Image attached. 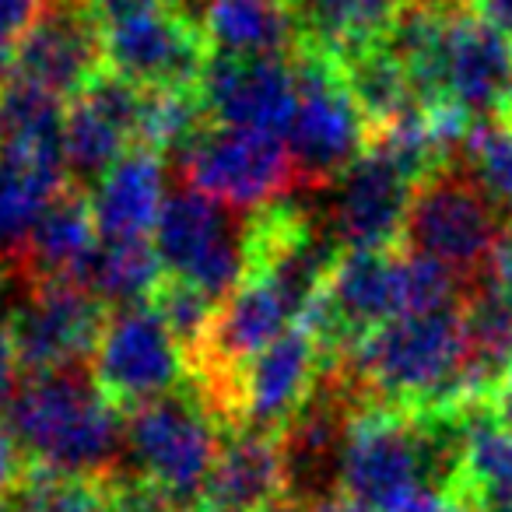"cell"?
Listing matches in <instances>:
<instances>
[{"label": "cell", "mask_w": 512, "mask_h": 512, "mask_svg": "<svg viewBox=\"0 0 512 512\" xmlns=\"http://www.w3.org/2000/svg\"><path fill=\"white\" fill-rule=\"evenodd\" d=\"M463 302L439 313L404 316L369 330L351 351L323 369L337 372L358 407L446 411L463 407Z\"/></svg>", "instance_id": "obj_1"}, {"label": "cell", "mask_w": 512, "mask_h": 512, "mask_svg": "<svg viewBox=\"0 0 512 512\" xmlns=\"http://www.w3.org/2000/svg\"><path fill=\"white\" fill-rule=\"evenodd\" d=\"M8 428L32 467L67 477H116L127 456L120 407L81 365L29 376L8 407Z\"/></svg>", "instance_id": "obj_2"}, {"label": "cell", "mask_w": 512, "mask_h": 512, "mask_svg": "<svg viewBox=\"0 0 512 512\" xmlns=\"http://www.w3.org/2000/svg\"><path fill=\"white\" fill-rule=\"evenodd\" d=\"M505 221L509 218L477 183L470 165L456 158L414 186L400 249H411L442 264L467 295Z\"/></svg>", "instance_id": "obj_3"}, {"label": "cell", "mask_w": 512, "mask_h": 512, "mask_svg": "<svg viewBox=\"0 0 512 512\" xmlns=\"http://www.w3.org/2000/svg\"><path fill=\"white\" fill-rule=\"evenodd\" d=\"M295 113L288 123V155L302 186H330L369 148V127L358 113L341 64L316 46H299L292 57Z\"/></svg>", "instance_id": "obj_4"}, {"label": "cell", "mask_w": 512, "mask_h": 512, "mask_svg": "<svg viewBox=\"0 0 512 512\" xmlns=\"http://www.w3.org/2000/svg\"><path fill=\"white\" fill-rule=\"evenodd\" d=\"M123 442H127V456L141 481L197 509L200 488L207 484V474L218 460L225 432L211 418L204 400L190 386H183L130 411L123 425Z\"/></svg>", "instance_id": "obj_5"}, {"label": "cell", "mask_w": 512, "mask_h": 512, "mask_svg": "<svg viewBox=\"0 0 512 512\" xmlns=\"http://www.w3.org/2000/svg\"><path fill=\"white\" fill-rule=\"evenodd\" d=\"M246 225L249 221H235L218 200L183 186L165 197L151 242L169 278L190 281L193 288L221 302L246 278Z\"/></svg>", "instance_id": "obj_6"}, {"label": "cell", "mask_w": 512, "mask_h": 512, "mask_svg": "<svg viewBox=\"0 0 512 512\" xmlns=\"http://www.w3.org/2000/svg\"><path fill=\"white\" fill-rule=\"evenodd\" d=\"M179 155L186 186L228 211L260 214L299 183L285 137L274 134L207 123Z\"/></svg>", "instance_id": "obj_7"}, {"label": "cell", "mask_w": 512, "mask_h": 512, "mask_svg": "<svg viewBox=\"0 0 512 512\" xmlns=\"http://www.w3.org/2000/svg\"><path fill=\"white\" fill-rule=\"evenodd\" d=\"M0 327L11 334L18 369L29 376L74 369L95 355L106 306L71 278L29 281Z\"/></svg>", "instance_id": "obj_8"}, {"label": "cell", "mask_w": 512, "mask_h": 512, "mask_svg": "<svg viewBox=\"0 0 512 512\" xmlns=\"http://www.w3.org/2000/svg\"><path fill=\"white\" fill-rule=\"evenodd\" d=\"M183 376V348L151 302L113 309L106 316L92 355V379L109 404L120 411H137L165 393H176Z\"/></svg>", "instance_id": "obj_9"}, {"label": "cell", "mask_w": 512, "mask_h": 512, "mask_svg": "<svg viewBox=\"0 0 512 512\" xmlns=\"http://www.w3.org/2000/svg\"><path fill=\"white\" fill-rule=\"evenodd\" d=\"M211 50L186 8L158 11L102 32V64L144 92L197 88Z\"/></svg>", "instance_id": "obj_10"}, {"label": "cell", "mask_w": 512, "mask_h": 512, "mask_svg": "<svg viewBox=\"0 0 512 512\" xmlns=\"http://www.w3.org/2000/svg\"><path fill=\"white\" fill-rule=\"evenodd\" d=\"M334 186V211L327 225L344 253H379L400 246L414 179L397 162L369 144Z\"/></svg>", "instance_id": "obj_11"}, {"label": "cell", "mask_w": 512, "mask_h": 512, "mask_svg": "<svg viewBox=\"0 0 512 512\" xmlns=\"http://www.w3.org/2000/svg\"><path fill=\"white\" fill-rule=\"evenodd\" d=\"M320 369L323 355L313 334L302 323H295L242 372L235 432L281 435L295 421V414L306 407V400L313 397L316 383H320Z\"/></svg>", "instance_id": "obj_12"}, {"label": "cell", "mask_w": 512, "mask_h": 512, "mask_svg": "<svg viewBox=\"0 0 512 512\" xmlns=\"http://www.w3.org/2000/svg\"><path fill=\"white\" fill-rule=\"evenodd\" d=\"M197 95L211 123L285 137L295 113L292 60H242L211 53L197 81Z\"/></svg>", "instance_id": "obj_13"}, {"label": "cell", "mask_w": 512, "mask_h": 512, "mask_svg": "<svg viewBox=\"0 0 512 512\" xmlns=\"http://www.w3.org/2000/svg\"><path fill=\"white\" fill-rule=\"evenodd\" d=\"M102 67V32L81 0H53L18 46L11 78L57 99H78Z\"/></svg>", "instance_id": "obj_14"}, {"label": "cell", "mask_w": 512, "mask_h": 512, "mask_svg": "<svg viewBox=\"0 0 512 512\" xmlns=\"http://www.w3.org/2000/svg\"><path fill=\"white\" fill-rule=\"evenodd\" d=\"M512 81V39L477 11L449 15L446 29V95L474 120L498 116Z\"/></svg>", "instance_id": "obj_15"}, {"label": "cell", "mask_w": 512, "mask_h": 512, "mask_svg": "<svg viewBox=\"0 0 512 512\" xmlns=\"http://www.w3.org/2000/svg\"><path fill=\"white\" fill-rule=\"evenodd\" d=\"M288 491L278 435L232 432L221 442L193 512H264Z\"/></svg>", "instance_id": "obj_16"}, {"label": "cell", "mask_w": 512, "mask_h": 512, "mask_svg": "<svg viewBox=\"0 0 512 512\" xmlns=\"http://www.w3.org/2000/svg\"><path fill=\"white\" fill-rule=\"evenodd\" d=\"M193 22L214 57L285 60L302 46L292 0H204Z\"/></svg>", "instance_id": "obj_17"}, {"label": "cell", "mask_w": 512, "mask_h": 512, "mask_svg": "<svg viewBox=\"0 0 512 512\" xmlns=\"http://www.w3.org/2000/svg\"><path fill=\"white\" fill-rule=\"evenodd\" d=\"M99 239H148L165 207V162L151 148H130L88 193Z\"/></svg>", "instance_id": "obj_18"}, {"label": "cell", "mask_w": 512, "mask_h": 512, "mask_svg": "<svg viewBox=\"0 0 512 512\" xmlns=\"http://www.w3.org/2000/svg\"><path fill=\"white\" fill-rule=\"evenodd\" d=\"M446 495L467 509L495 505L512 512V428L502 425L491 407L467 411L460 470Z\"/></svg>", "instance_id": "obj_19"}, {"label": "cell", "mask_w": 512, "mask_h": 512, "mask_svg": "<svg viewBox=\"0 0 512 512\" xmlns=\"http://www.w3.org/2000/svg\"><path fill=\"white\" fill-rule=\"evenodd\" d=\"M64 155L0 151V239L8 249H25L29 235L67 190Z\"/></svg>", "instance_id": "obj_20"}, {"label": "cell", "mask_w": 512, "mask_h": 512, "mask_svg": "<svg viewBox=\"0 0 512 512\" xmlns=\"http://www.w3.org/2000/svg\"><path fill=\"white\" fill-rule=\"evenodd\" d=\"M302 29V46L330 53L334 60L383 43L404 0H292Z\"/></svg>", "instance_id": "obj_21"}, {"label": "cell", "mask_w": 512, "mask_h": 512, "mask_svg": "<svg viewBox=\"0 0 512 512\" xmlns=\"http://www.w3.org/2000/svg\"><path fill=\"white\" fill-rule=\"evenodd\" d=\"M95 246H99V228H95L88 193L81 186H67L25 242L22 253L29 260L25 274L32 281L71 278Z\"/></svg>", "instance_id": "obj_22"}, {"label": "cell", "mask_w": 512, "mask_h": 512, "mask_svg": "<svg viewBox=\"0 0 512 512\" xmlns=\"http://www.w3.org/2000/svg\"><path fill=\"white\" fill-rule=\"evenodd\" d=\"M165 267L158 260V249L151 239H130V242H106L81 260V267L71 274L88 295L102 302V306H141L151 302L155 288L162 285Z\"/></svg>", "instance_id": "obj_23"}, {"label": "cell", "mask_w": 512, "mask_h": 512, "mask_svg": "<svg viewBox=\"0 0 512 512\" xmlns=\"http://www.w3.org/2000/svg\"><path fill=\"white\" fill-rule=\"evenodd\" d=\"M337 64H341L344 85H348L358 113L365 116L369 137L379 134L383 127H390V123H397L400 116L418 109L411 78H407L404 64L393 57L386 39L383 43L365 46V50L348 53V57H341Z\"/></svg>", "instance_id": "obj_24"}, {"label": "cell", "mask_w": 512, "mask_h": 512, "mask_svg": "<svg viewBox=\"0 0 512 512\" xmlns=\"http://www.w3.org/2000/svg\"><path fill=\"white\" fill-rule=\"evenodd\" d=\"M64 99L25 81L0 85V151L64 155Z\"/></svg>", "instance_id": "obj_25"}, {"label": "cell", "mask_w": 512, "mask_h": 512, "mask_svg": "<svg viewBox=\"0 0 512 512\" xmlns=\"http://www.w3.org/2000/svg\"><path fill=\"white\" fill-rule=\"evenodd\" d=\"M64 165L78 183H99L130 148L134 137L88 99H74L64 116Z\"/></svg>", "instance_id": "obj_26"}, {"label": "cell", "mask_w": 512, "mask_h": 512, "mask_svg": "<svg viewBox=\"0 0 512 512\" xmlns=\"http://www.w3.org/2000/svg\"><path fill=\"white\" fill-rule=\"evenodd\" d=\"M207 123L211 120H207L204 106H200L197 88H186V92H148L137 148H151L158 155L183 151Z\"/></svg>", "instance_id": "obj_27"}, {"label": "cell", "mask_w": 512, "mask_h": 512, "mask_svg": "<svg viewBox=\"0 0 512 512\" xmlns=\"http://www.w3.org/2000/svg\"><path fill=\"white\" fill-rule=\"evenodd\" d=\"M463 162L488 190L498 211L512 221V120L509 116H488L477 120L470 141L463 148Z\"/></svg>", "instance_id": "obj_28"}, {"label": "cell", "mask_w": 512, "mask_h": 512, "mask_svg": "<svg viewBox=\"0 0 512 512\" xmlns=\"http://www.w3.org/2000/svg\"><path fill=\"white\" fill-rule=\"evenodd\" d=\"M151 309L162 316V323L179 341L183 358H186L200 344V337L207 334V327H211V316H214V309H218V302L200 292V288H193L190 281H179L165 274L162 285L151 295Z\"/></svg>", "instance_id": "obj_29"}, {"label": "cell", "mask_w": 512, "mask_h": 512, "mask_svg": "<svg viewBox=\"0 0 512 512\" xmlns=\"http://www.w3.org/2000/svg\"><path fill=\"white\" fill-rule=\"evenodd\" d=\"M53 0H0V85L11 78L15 53Z\"/></svg>", "instance_id": "obj_30"}, {"label": "cell", "mask_w": 512, "mask_h": 512, "mask_svg": "<svg viewBox=\"0 0 512 512\" xmlns=\"http://www.w3.org/2000/svg\"><path fill=\"white\" fill-rule=\"evenodd\" d=\"M81 8H85L88 18L99 25V32H106L123 22H134V18L183 8V0H81Z\"/></svg>", "instance_id": "obj_31"}, {"label": "cell", "mask_w": 512, "mask_h": 512, "mask_svg": "<svg viewBox=\"0 0 512 512\" xmlns=\"http://www.w3.org/2000/svg\"><path fill=\"white\" fill-rule=\"evenodd\" d=\"M474 288L512 295V221H505V228L498 232V239H495V246H491L488 260H484L481 274H477V281L467 288V292H474Z\"/></svg>", "instance_id": "obj_32"}, {"label": "cell", "mask_w": 512, "mask_h": 512, "mask_svg": "<svg viewBox=\"0 0 512 512\" xmlns=\"http://www.w3.org/2000/svg\"><path fill=\"white\" fill-rule=\"evenodd\" d=\"M25 474H29V460H25L22 446H18V439L11 435L8 425H0V502L15 495L18 484L25 481Z\"/></svg>", "instance_id": "obj_33"}, {"label": "cell", "mask_w": 512, "mask_h": 512, "mask_svg": "<svg viewBox=\"0 0 512 512\" xmlns=\"http://www.w3.org/2000/svg\"><path fill=\"white\" fill-rule=\"evenodd\" d=\"M18 358H15V344H11V334L0 327V414H8L11 400L18 393Z\"/></svg>", "instance_id": "obj_34"}, {"label": "cell", "mask_w": 512, "mask_h": 512, "mask_svg": "<svg viewBox=\"0 0 512 512\" xmlns=\"http://www.w3.org/2000/svg\"><path fill=\"white\" fill-rule=\"evenodd\" d=\"M407 8L435 11V15H456V11H474V0H404Z\"/></svg>", "instance_id": "obj_35"}, {"label": "cell", "mask_w": 512, "mask_h": 512, "mask_svg": "<svg viewBox=\"0 0 512 512\" xmlns=\"http://www.w3.org/2000/svg\"><path fill=\"white\" fill-rule=\"evenodd\" d=\"M313 512H372V509H369V505H362V502H355V498L330 495V498H323Z\"/></svg>", "instance_id": "obj_36"}, {"label": "cell", "mask_w": 512, "mask_h": 512, "mask_svg": "<svg viewBox=\"0 0 512 512\" xmlns=\"http://www.w3.org/2000/svg\"><path fill=\"white\" fill-rule=\"evenodd\" d=\"M316 505H309V502H302V498H295L292 491H285V495L278 498V502H271L264 512H313Z\"/></svg>", "instance_id": "obj_37"}, {"label": "cell", "mask_w": 512, "mask_h": 512, "mask_svg": "<svg viewBox=\"0 0 512 512\" xmlns=\"http://www.w3.org/2000/svg\"><path fill=\"white\" fill-rule=\"evenodd\" d=\"M0 512H22V509H18V505L11 502V498H4V502H0Z\"/></svg>", "instance_id": "obj_38"}, {"label": "cell", "mask_w": 512, "mask_h": 512, "mask_svg": "<svg viewBox=\"0 0 512 512\" xmlns=\"http://www.w3.org/2000/svg\"><path fill=\"white\" fill-rule=\"evenodd\" d=\"M0 260H4V239H0Z\"/></svg>", "instance_id": "obj_39"}]
</instances>
